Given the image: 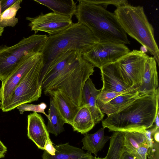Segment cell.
<instances>
[{
  "label": "cell",
  "mask_w": 159,
  "mask_h": 159,
  "mask_svg": "<svg viewBox=\"0 0 159 159\" xmlns=\"http://www.w3.org/2000/svg\"><path fill=\"white\" fill-rule=\"evenodd\" d=\"M47 107V106L45 103L41 102L38 104H23L18 106L16 108L21 114H23L26 111H33L42 113L48 118V115L45 112V110Z\"/></svg>",
  "instance_id": "obj_26"
},
{
  "label": "cell",
  "mask_w": 159,
  "mask_h": 159,
  "mask_svg": "<svg viewBox=\"0 0 159 159\" xmlns=\"http://www.w3.org/2000/svg\"><path fill=\"white\" fill-rule=\"evenodd\" d=\"M129 91L120 92L101 91L98 95L97 100V103L103 104H105L118 96Z\"/></svg>",
  "instance_id": "obj_27"
},
{
  "label": "cell",
  "mask_w": 159,
  "mask_h": 159,
  "mask_svg": "<svg viewBox=\"0 0 159 159\" xmlns=\"http://www.w3.org/2000/svg\"><path fill=\"white\" fill-rule=\"evenodd\" d=\"M7 151V147L0 140V158L4 157Z\"/></svg>",
  "instance_id": "obj_33"
},
{
  "label": "cell",
  "mask_w": 159,
  "mask_h": 159,
  "mask_svg": "<svg viewBox=\"0 0 159 159\" xmlns=\"http://www.w3.org/2000/svg\"><path fill=\"white\" fill-rule=\"evenodd\" d=\"M130 51L126 45L120 43L98 42L89 50L82 53L83 58L94 67L100 68L116 61Z\"/></svg>",
  "instance_id": "obj_10"
},
{
  "label": "cell",
  "mask_w": 159,
  "mask_h": 159,
  "mask_svg": "<svg viewBox=\"0 0 159 159\" xmlns=\"http://www.w3.org/2000/svg\"><path fill=\"white\" fill-rule=\"evenodd\" d=\"M99 69L103 84L101 91L120 92L136 89L130 87L124 82L116 61Z\"/></svg>",
  "instance_id": "obj_13"
},
{
  "label": "cell",
  "mask_w": 159,
  "mask_h": 159,
  "mask_svg": "<svg viewBox=\"0 0 159 159\" xmlns=\"http://www.w3.org/2000/svg\"><path fill=\"white\" fill-rule=\"evenodd\" d=\"M94 66L77 51L65 53L41 71L40 82L45 95L58 91L74 107L82 106V93L86 81L94 71Z\"/></svg>",
  "instance_id": "obj_1"
},
{
  "label": "cell",
  "mask_w": 159,
  "mask_h": 159,
  "mask_svg": "<svg viewBox=\"0 0 159 159\" xmlns=\"http://www.w3.org/2000/svg\"><path fill=\"white\" fill-rule=\"evenodd\" d=\"M50 107L48 110V122L46 126L49 133L57 136L64 131L65 124L57 109L52 97L49 96Z\"/></svg>",
  "instance_id": "obj_23"
},
{
  "label": "cell",
  "mask_w": 159,
  "mask_h": 159,
  "mask_svg": "<svg viewBox=\"0 0 159 159\" xmlns=\"http://www.w3.org/2000/svg\"><path fill=\"white\" fill-rule=\"evenodd\" d=\"M158 87L157 62L152 57L147 60L141 83L137 88L140 93L147 95L155 93Z\"/></svg>",
  "instance_id": "obj_16"
},
{
  "label": "cell",
  "mask_w": 159,
  "mask_h": 159,
  "mask_svg": "<svg viewBox=\"0 0 159 159\" xmlns=\"http://www.w3.org/2000/svg\"><path fill=\"white\" fill-rule=\"evenodd\" d=\"M110 140L109 148L106 157L107 159H120L125 151L123 132H114Z\"/></svg>",
  "instance_id": "obj_24"
},
{
  "label": "cell",
  "mask_w": 159,
  "mask_h": 159,
  "mask_svg": "<svg viewBox=\"0 0 159 159\" xmlns=\"http://www.w3.org/2000/svg\"><path fill=\"white\" fill-rule=\"evenodd\" d=\"M105 129L103 127L93 134H84L81 141L83 145L82 149L97 155L111 138V136L104 135Z\"/></svg>",
  "instance_id": "obj_20"
},
{
  "label": "cell",
  "mask_w": 159,
  "mask_h": 159,
  "mask_svg": "<svg viewBox=\"0 0 159 159\" xmlns=\"http://www.w3.org/2000/svg\"><path fill=\"white\" fill-rule=\"evenodd\" d=\"M159 143L155 141L153 139L150 141L147 156L148 159H159Z\"/></svg>",
  "instance_id": "obj_29"
},
{
  "label": "cell",
  "mask_w": 159,
  "mask_h": 159,
  "mask_svg": "<svg viewBox=\"0 0 159 159\" xmlns=\"http://www.w3.org/2000/svg\"><path fill=\"white\" fill-rule=\"evenodd\" d=\"M2 102L0 100V109H2Z\"/></svg>",
  "instance_id": "obj_38"
},
{
  "label": "cell",
  "mask_w": 159,
  "mask_h": 159,
  "mask_svg": "<svg viewBox=\"0 0 159 159\" xmlns=\"http://www.w3.org/2000/svg\"><path fill=\"white\" fill-rule=\"evenodd\" d=\"M75 16L88 28L99 42L129 44L126 34L114 13L89 0H79Z\"/></svg>",
  "instance_id": "obj_3"
},
{
  "label": "cell",
  "mask_w": 159,
  "mask_h": 159,
  "mask_svg": "<svg viewBox=\"0 0 159 159\" xmlns=\"http://www.w3.org/2000/svg\"><path fill=\"white\" fill-rule=\"evenodd\" d=\"M27 136L38 148L44 150L48 142L51 141L44 120L42 116L36 112L27 116Z\"/></svg>",
  "instance_id": "obj_14"
},
{
  "label": "cell",
  "mask_w": 159,
  "mask_h": 159,
  "mask_svg": "<svg viewBox=\"0 0 159 159\" xmlns=\"http://www.w3.org/2000/svg\"><path fill=\"white\" fill-rule=\"evenodd\" d=\"M4 30V28L0 26V37L2 36Z\"/></svg>",
  "instance_id": "obj_35"
},
{
  "label": "cell",
  "mask_w": 159,
  "mask_h": 159,
  "mask_svg": "<svg viewBox=\"0 0 159 159\" xmlns=\"http://www.w3.org/2000/svg\"><path fill=\"white\" fill-rule=\"evenodd\" d=\"M159 129H158L153 133H152V136L153 140L155 141L158 143L159 142Z\"/></svg>",
  "instance_id": "obj_34"
},
{
  "label": "cell",
  "mask_w": 159,
  "mask_h": 159,
  "mask_svg": "<svg viewBox=\"0 0 159 159\" xmlns=\"http://www.w3.org/2000/svg\"><path fill=\"white\" fill-rule=\"evenodd\" d=\"M46 6L54 12L66 16L72 19L77 10L76 3L73 0H34Z\"/></svg>",
  "instance_id": "obj_22"
},
{
  "label": "cell",
  "mask_w": 159,
  "mask_h": 159,
  "mask_svg": "<svg viewBox=\"0 0 159 159\" xmlns=\"http://www.w3.org/2000/svg\"><path fill=\"white\" fill-rule=\"evenodd\" d=\"M59 113L64 121L71 125L74 118L78 109L74 107L58 91L48 93Z\"/></svg>",
  "instance_id": "obj_19"
},
{
  "label": "cell",
  "mask_w": 159,
  "mask_h": 159,
  "mask_svg": "<svg viewBox=\"0 0 159 159\" xmlns=\"http://www.w3.org/2000/svg\"><path fill=\"white\" fill-rule=\"evenodd\" d=\"M2 13L1 8V0H0V15Z\"/></svg>",
  "instance_id": "obj_37"
},
{
  "label": "cell",
  "mask_w": 159,
  "mask_h": 159,
  "mask_svg": "<svg viewBox=\"0 0 159 159\" xmlns=\"http://www.w3.org/2000/svg\"><path fill=\"white\" fill-rule=\"evenodd\" d=\"M93 4L100 5L106 9L108 5H112L117 7L128 4L125 0H89Z\"/></svg>",
  "instance_id": "obj_28"
},
{
  "label": "cell",
  "mask_w": 159,
  "mask_h": 159,
  "mask_svg": "<svg viewBox=\"0 0 159 159\" xmlns=\"http://www.w3.org/2000/svg\"><path fill=\"white\" fill-rule=\"evenodd\" d=\"M114 13L126 34L144 47L159 66V50L154 38V29L143 7L127 4L117 7Z\"/></svg>",
  "instance_id": "obj_5"
},
{
  "label": "cell",
  "mask_w": 159,
  "mask_h": 159,
  "mask_svg": "<svg viewBox=\"0 0 159 159\" xmlns=\"http://www.w3.org/2000/svg\"><path fill=\"white\" fill-rule=\"evenodd\" d=\"M30 21L28 26L36 34L39 31L48 33L49 35L57 34L64 30L73 24L72 19L67 16L51 12L34 17H26Z\"/></svg>",
  "instance_id": "obj_11"
},
{
  "label": "cell",
  "mask_w": 159,
  "mask_h": 159,
  "mask_svg": "<svg viewBox=\"0 0 159 159\" xmlns=\"http://www.w3.org/2000/svg\"><path fill=\"white\" fill-rule=\"evenodd\" d=\"M148 57L142 50H134L116 61L122 80L130 87L137 89L140 86Z\"/></svg>",
  "instance_id": "obj_8"
},
{
  "label": "cell",
  "mask_w": 159,
  "mask_h": 159,
  "mask_svg": "<svg viewBox=\"0 0 159 159\" xmlns=\"http://www.w3.org/2000/svg\"><path fill=\"white\" fill-rule=\"evenodd\" d=\"M95 125L89 109L86 106L83 105L75 115L71 126L74 131L85 134Z\"/></svg>",
  "instance_id": "obj_21"
},
{
  "label": "cell",
  "mask_w": 159,
  "mask_h": 159,
  "mask_svg": "<svg viewBox=\"0 0 159 159\" xmlns=\"http://www.w3.org/2000/svg\"><path fill=\"white\" fill-rule=\"evenodd\" d=\"M146 94L134 89L121 94L104 104L97 103L101 111L107 116L119 111L140 97Z\"/></svg>",
  "instance_id": "obj_17"
},
{
  "label": "cell",
  "mask_w": 159,
  "mask_h": 159,
  "mask_svg": "<svg viewBox=\"0 0 159 159\" xmlns=\"http://www.w3.org/2000/svg\"><path fill=\"white\" fill-rule=\"evenodd\" d=\"M101 90L96 88L92 80L89 78L85 82L82 91V106L88 107L95 125L99 123L104 116V114L97 105V100Z\"/></svg>",
  "instance_id": "obj_15"
},
{
  "label": "cell",
  "mask_w": 159,
  "mask_h": 159,
  "mask_svg": "<svg viewBox=\"0 0 159 159\" xmlns=\"http://www.w3.org/2000/svg\"><path fill=\"white\" fill-rule=\"evenodd\" d=\"M17 0H1V8L2 13L10 7Z\"/></svg>",
  "instance_id": "obj_30"
},
{
  "label": "cell",
  "mask_w": 159,
  "mask_h": 159,
  "mask_svg": "<svg viewBox=\"0 0 159 159\" xmlns=\"http://www.w3.org/2000/svg\"><path fill=\"white\" fill-rule=\"evenodd\" d=\"M48 39L46 35L34 34L23 37L13 46H0V80L2 82L13 71L23 57L29 53L41 52Z\"/></svg>",
  "instance_id": "obj_6"
},
{
  "label": "cell",
  "mask_w": 159,
  "mask_h": 159,
  "mask_svg": "<svg viewBox=\"0 0 159 159\" xmlns=\"http://www.w3.org/2000/svg\"><path fill=\"white\" fill-rule=\"evenodd\" d=\"M55 155L52 156L46 151L42 155V159H94L91 153L85 152L83 149L72 146L69 143L54 145Z\"/></svg>",
  "instance_id": "obj_18"
},
{
  "label": "cell",
  "mask_w": 159,
  "mask_h": 159,
  "mask_svg": "<svg viewBox=\"0 0 159 159\" xmlns=\"http://www.w3.org/2000/svg\"><path fill=\"white\" fill-rule=\"evenodd\" d=\"M146 130L123 131L125 151L137 159H147L150 141Z\"/></svg>",
  "instance_id": "obj_12"
},
{
  "label": "cell",
  "mask_w": 159,
  "mask_h": 159,
  "mask_svg": "<svg viewBox=\"0 0 159 159\" xmlns=\"http://www.w3.org/2000/svg\"><path fill=\"white\" fill-rule=\"evenodd\" d=\"M99 42L86 26L78 22L73 23L62 32L48 36L41 52L43 64L42 71L46 69L66 52L77 51L82 53L91 49Z\"/></svg>",
  "instance_id": "obj_4"
},
{
  "label": "cell",
  "mask_w": 159,
  "mask_h": 159,
  "mask_svg": "<svg viewBox=\"0 0 159 159\" xmlns=\"http://www.w3.org/2000/svg\"><path fill=\"white\" fill-rule=\"evenodd\" d=\"M94 159H107L106 158V157L103 158H100L99 157H95Z\"/></svg>",
  "instance_id": "obj_36"
},
{
  "label": "cell",
  "mask_w": 159,
  "mask_h": 159,
  "mask_svg": "<svg viewBox=\"0 0 159 159\" xmlns=\"http://www.w3.org/2000/svg\"><path fill=\"white\" fill-rule=\"evenodd\" d=\"M44 150L51 155L53 156L55 155L56 149L52 141L47 143Z\"/></svg>",
  "instance_id": "obj_31"
},
{
  "label": "cell",
  "mask_w": 159,
  "mask_h": 159,
  "mask_svg": "<svg viewBox=\"0 0 159 159\" xmlns=\"http://www.w3.org/2000/svg\"><path fill=\"white\" fill-rule=\"evenodd\" d=\"M22 0L17 1L9 8L2 13L0 15V26L5 28L14 27L18 23V19L16 17L17 11L21 8Z\"/></svg>",
  "instance_id": "obj_25"
},
{
  "label": "cell",
  "mask_w": 159,
  "mask_h": 159,
  "mask_svg": "<svg viewBox=\"0 0 159 159\" xmlns=\"http://www.w3.org/2000/svg\"><path fill=\"white\" fill-rule=\"evenodd\" d=\"M41 52L29 53L23 57L13 71L0 88V100L4 109L11 100L14 91L23 76L42 57Z\"/></svg>",
  "instance_id": "obj_9"
},
{
  "label": "cell",
  "mask_w": 159,
  "mask_h": 159,
  "mask_svg": "<svg viewBox=\"0 0 159 159\" xmlns=\"http://www.w3.org/2000/svg\"><path fill=\"white\" fill-rule=\"evenodd\" d=\"M159 88L153 94H144L102 121L109 131L144 130L152 127L159 108Z\"/></svg>",
  "instance_id": "obj_2"
},
{
  "label": "cell",
  "mask_w": 159,
  "mask_h": 159,
  "mask_svg": "<svg viewBox=\"0 0 159 159\" xmlns=\"http://www.w3.org/2000/svg\"><path fill=\"white\" fill-rule=\"evenodd\" d=\"M120 159H137L131 154L125 151L122 154Z\"/></svg>",
  "instance_id": "obj_32"
},
{
  "label": "cell",
  "mask_w": 159,
  "mask_h": 159,
  "mask_svg": "<svg viewBox=\"0 0 159 159\" xmlns=\"http://www.w3.org/2000/svg\"><path fill=\"white\" fill-rule=\"evenodd\" d=\"M41 57L23 77L15 89L7 106L2 111L8 112L23 104L38 101L42 91L40 78L43 67Z\"/></svg>",
  "instance_id": "obj_7"
}]
</instances>
